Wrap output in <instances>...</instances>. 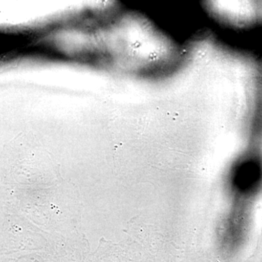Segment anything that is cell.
I'll return each mask as SVG.
<instances>
[{
	"mask_svg": "<svg viewBox=\"0 0 262 262\" xmlns=\"http://www.w3.org/2000/svg\"><path fill=\"white\" fill-rule=\"evenodd\" d=\"M224 186L229 205L253 213L262 196V155L249 151L237 158L227 169Z\"/></svg>",
	"mask_w": 262,
	"mask_h": 262,
	"instance_id": "obj_1",
	"label": "cell"
},
{
	"mask_svg": "<svg viewBox=\"0 0 262 262\" xmlns=\"http://www.w3.org/2000/svg\"><path fill=\"white\" fill-rule=\"evenodd\" d=\"M253 213L229 205L217 225V244L223 252L232 254L244 247L247 242Z\"/></svg>",
	"mask_w": 262,
	"mask_h": 262,
	"instance_id": "obj_2",
	"label": "cell"
}]
</instances>
